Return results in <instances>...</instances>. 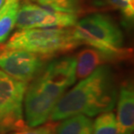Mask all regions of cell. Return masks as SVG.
Returning <instances> with one entry per match:
<instances>
[{
    "mask_svg": "<svg viewBox=\"0 0 134 134\" xmlns=\"http://www.w3.org/2000/svg\"><path fill=\"white\" fill-rule=\"evenodd\" d=\"M76 80V58L73 56L58 58L45 65L26 88L24 98L26 126L32 128L44 124Z\"/></svg>",
    "mask_w": 134,
    "mask_h": 134,
    "instance_id": "6da1fadb",
    "label": "cell"
},
{
    "mask_svg": "<svg viewBox=\"0 0 134 134\" xmlns=\"http://www.w3.org/2000/svg\"><path fill=\"white\" fill-rule=\"evenodd\" d=\"M117 99L114 74L111 67L104 65L65 92L53 108L49 119L58 122L77 114L95 117L112 111Z\"/></svg>",
    "mask_w": 134,
    "mask_h": 134,
    "instance_id": "7a4b0ae2",
    "label": "cell"
},
{
    "mask_svg": "<svg viewBox=\"0 0 134 134\" xmlns=\"http://www.w3.org/2000/svg\"><path fill=\"white\" fill-rule=\"evenodd\" d=\"M72 27L35 28L18 30L8 39L2 49L23 50L45 58L69 52L79 46Z\"/></svg>",
    "mask_w": 134,
    "mask_h": 134,
    "instance_id": "3957f363",
    "label": "cell"
},
{
    "mask_svg": "<svg viewBox=\"0 0 134 134\" xmlns=\"http://www.w3.org/2000/svg\"><path fill=\"white\" fill-rule=\"evenodd\" d=\"M72 32L79 44L115 53L127 58L131 51L123 48V33L109 16L101 13L89 15L72 26Z\"/></svg>",
    "mask_w": 134,
    "mask_h": 134,
    "instance_id": "277c9868",
    "label": "cell"
},
{
    "mask_svg": "<svg viewBox=\"0 0 134 134\" xmlns=\"http://www.w3.org/2000/svg\"><path fill=\"white\" fill-rule=\"evenodd\" d=\"M27 84L0 70V134L27 128L24 115V98Z\"/></svg>",
    "mask_w": 134,
    "mask_h": 134,
    "instance_id": "5b68a950",
    "label": "cell"
},
{
    "mask_svg": "<svg viewBox=\"0 0 134 134\" xmlns=\"http://www.w3.org/2000/svg\"><path fill=\"white\" fill-rule=\"evenodd\" d=\"M77 21L76 14L49 9L24 1L18 9L16 27L18 30L35 28H68Z\"/></svg>",
    "mask_w": 134,
    "mask_h": 134,
    "instance_id": "8992f818",
    "label": "cell"
},
{
    "mask_svg": "<svg viewBox=\"0 0 134 134\" xmlns=\"http://www.w3.org/2000/svg\"><path fill=\"white\" fill-rule=\"evenodd\" d=\"M0 49V70L25 84L31 82L40 73L47 60L27 51Z\"/></svg>",
    "mask_w": 134,
    "mask_h": 134,
    "instance_id": "52a82bcc",
    "label": "cell"
},
{
    "mask_svg": "<svg viewBox=\"0 0 134 134\" xmlns=\"http://www.w3.org/2000/svg\"><path fill=\"white\" fill-rule=\"evenodd\" d=\"M75 58H76V79L79 80L88 77L98 67L101 65L126 58L124 56L104 52L90 46L82 49Z\"/></svg>",
    "mask_w": 134,
    "mask_h": 134,
    "instance_id": "ba28073f",
    "label": "cell"
},
{
    "mask_svg": "<svg viewBox=\"0 0 134 134\" xmlns=\"http://www.w3.org/2000/svg\"><path fill=\"white\" fill-rule=\"evenodd\" d=\"M119 134H132L134 129V90L131 83L122 85L118 97Z\"/></svg>",
    "mask_w": 134,
    "mask_h": 134,
    "instance_id": "9c48e42d",
    "label": "cell"
},
{
    "mask_svg": "<svg viewBox=\"0 0 134 134\" xmlns=\"http://www.w3.org/2000/svg\"><path fill=\"white\" fill-rule=\"evenodd\" d=\"M20 0H6L0 9V44L4 43L16 25Z\"/></svg>",
    "mask_w": 134,
    "mask_h": 134,
    "instance_id": "30bf717a",
    "label": "cell"
},
{
    "mask_svg": "<svg viewBox=\"0 0 134 134\" xmlns=\"http://www.w3.org/2000/svg\"><path fill=\"white\" fill-rule=\"evenodd\" d=\"M93 121L84 114H77L63 119L55 134H92Z\"/></svg>",
    "mask_w": 134,
    "mask_h": 134,
    "instance_id": "8fae6325",
    "label": "cell"
},
{
    "mask_svg": "<svg viewBox=\"0 0 134 134\" xmlns=\"http://www.w3.org/2000/svg\"><path fill=\"white\" fill-rule=\"evenodd\" d=\"M92 134H119L116 116L113 112L111 111L98 114L93 122Z\"/></svg>",
    "mask_w": 134,
    "mask_h": 134,
    "instance_id": "7c38bea8",
    "label": "cell"
},
{
    "mask_svg": "<svg viewBox=\"0 0 134 134\" xmlns=\"http://www.w3.org/2000/svg\"><path fill=\"white\" fill-rule=\"evenodd\" d=\"M58 12L76 14L82 8V0H25Z\"/></svg>",
    "mask_w": 134,
    "mask_h": 134,
    "instance_id": "4fadbf2b",
    "label": "cell"
},
{
    "mask_svg": "<svg viewBox=\"0 0 134 134\" xmlns=\"http://www.w3.org/2000/svg\"><path fill=\"white\" fill-rule=\"evenodd\" d=\"M110 7L119 10L124 19L128 23L134 19V0H106Z\"/></svg>",
    "mask_w": 134,
    "mask_h": 134,
    "instance_id": "5bb4252c",
    "label": "cell"
},
{
    "mask_svg": "<svg viewBox=\"0 0 134 134\" xmlns=\"http://www.w3.org/2000/svg\"><path fill=\"white\" fill-rule=\"evenodd\" d=\"M57 126V123L52 121V123H48V124L41 125V126H36L32 128L27 127L25 129L13 132V133L10 134H55Z\"/></svg>",
    "mask_w": 134,
    "mask_h": 134,
    "instance_id": "9a60e30c",
    "label": "cell"
},
{
    "mask_svg": "<svg viewBox=\"0 0 134 134\" xmlns=\"http://www.w3.org/2000/svg\"><path fill=\"white\" fill-rule=\"evenodd\" d=\"M5 1H6V0H0V9H1V7L3 6V5H4Z\"/></svg>",
    "mask_w": 134,
    "mask_h": 134,
    "instance_id": "2e32d148",
    "label": "cell"
},
{
    "mask_svg": "<svg viewBox=\"0 0 134 134\" xmlns=\"http://www.w3.org/2000/svg\"><path fill=\"white\" fill-rule=\"evenodd\" d=\"M0 51H1V49H0Z\"/></svg>",
    "mask_w": 134,
    "mask_h": 134,
    "instance_id": "e0dca14e",
    "label": "cell"
}]
</instances>
